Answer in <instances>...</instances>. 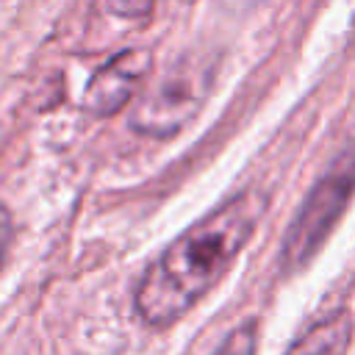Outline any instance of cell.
<instances>
[{
    "mask_svg": "<svg viewBox=\"0 0 355 355\" xmlns=\"http://www.w3.org/2000/svg\"><path fill=\"white\" fill-rule=\"evenodd\" d=\"M269 208L261 189H244L172 239L141 272L133 311L150 327L175 324L236 263Z\"/></svg>",
    "mask_w": 355,
    "mask_h": 355,
    "instance_id": "obj_1",
    "label": "cell"
},
{
    "mask_svg": "<svg viewBox=\"0 0 355 355\" xmlns=\"http://www.w3.org/2000/svg\"><path fill=\"white\" fill-rule=\"evenodd\" d=\"M352 191H355V155H347L338 158L330 166V172L311 189L300 214L288 225L280 247V269L286 275L302 269L316 255V250L324 244V239L341 219Z\"/></svg>",
    "mask_w": 355,
    "mask_h": 355,
    "instance_id": "obj_2",
    "label": "cell"
},
{
    "mask_svg": "<svg viewBox=\"0 0 355 355\" xmlns=\"http://www.w3.org/2000/svg\"><path fill=\"white\" fill-rule=\"evenodd\" d=\"M208 89L211 72L197 61L180 58L164 78H155L147 89H141L130 111V128L150 139H169L194 119Z\"/></svg>",
    "mask_w": 355,
    "mask_h": 355,
    "instance_id": "obj_3",
    "label": "cell"
},
{
    "mask_svg": "<svg viewBox=\"0 0 355 355\" xmlns=\"http://www.w3.org/2000/svg\"><path fill=\"white\" fill-rule=\"evenodd\" d=\"M153 72V55L147 50L130 47L111 55L86 83L83 108L94 116H114L125 105H130Z\"/></svg>",
    "mask_w": 355,
    "mask_h": 355,
    "instance_id": "obj_4",
    "label": "cell"
},
{
    "mask_svg": "<svg viewBox=\"0 0 355 355\" xmlns=\"http://www.w3.org/2000/svg\"><path fill=\"white\" fill-rule=\"evenodd\" d=\"M352 316L347 311H330L305 327L283 355H347L352 344Z\"/></svg>",
    "mask_w": 355,
    "mask_h": 355,
    "instance_id": "obj_5",
    "label": "cell"
},
{
    "mask_svg": "<svg viewBox=\"0 0 355 355\" xmlns=\"http://www.w3.org/2000/svg\"><path fill=\"white\" fill-rule=\"evenodd\" d=\"M255 349H258V324L255 319H247L239 327H233L211 355H255Z\"/></svg>",
    "mask_w": 355,
    "mask_h": 355,
    "instance_id": "obj_6",
    "label": "cell"
},
{
    "mask_svg": "<svg viewBox=\"0 0 355 355\" xmlns=\"http://www.w3.org/2000/svg\"><path fill=\"white\" fill-rule=\"evenodd\" d=\"M111 14L122 17V19H141L153 11L155 0H105Z\"/></svg>",
    "mask_w": 355,
    "mask_h": 355,
    "instance_id": "obj_7",
    "label": "cell"
},
{
    "mask_svg": "<svg viewBox=\"0 0 355 355\" xmlns=\"http://www.w3.org/2000/svg\"><path fill=\"white\" fill-rule=\"evenodd\" d=\"M11 239H14V219H11V211L0 202V266L6 263V255H8Z\"/></svg>",
    "mask_w": 355,
    "mask_h": 355,
    "instance_id": "obj_8",
    "label": "cell"
}]
</instances>
